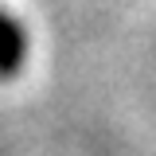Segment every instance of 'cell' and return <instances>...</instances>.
I'll return each mask as SVG.
<instances>
[{"label":"cell","instance_id":"1","mask_svg":"<svg viewBox=\"0 0 156 156\" xmlns=\"http://www.w3.org/2000/svg\"><path fill=\"white\" fill-rule=\"evenodd\" d=\"M23 58V35L12 20L0 12V74H12Z\"/></svg>","mask_w":156,"mask_h":156}]
</instances>
